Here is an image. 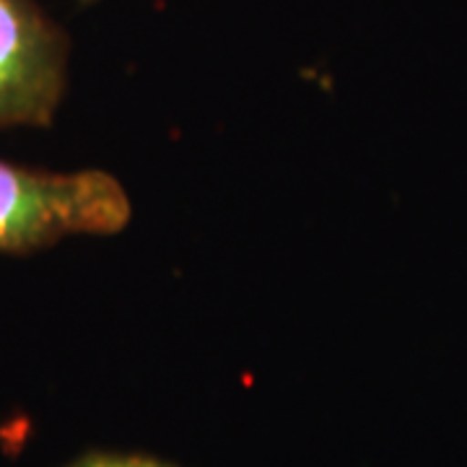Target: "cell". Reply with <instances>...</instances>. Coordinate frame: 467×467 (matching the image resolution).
Returning a JSON list of instances; mask_svg holds the SVG:
<instances>
[{
    "instance_id": "6da1fadb",
    "label": "cell",
    "mask_w": 467,
    "mask_h": 467,
    "mask_svg": "<svg viewBox=\"0 0 467 467\" xmlns=\"http://www.w3.org/2000/svg\"><path fill=\"white\" fill-rule=\"evenodd\" d=\"M128 221V192L107 171H42L0 161V252L24 254L67 236H107Z\"/></svg>"
},
{
    "instance_id": "7a4b0ae2",
    "label": "cell",
    "mask_w": 467,
    "mask_h": 467,
    "mask_svg": "<svg viewBox=\"0 0 467 467\" xmlns=\"http://www.w3.org/2000/svg\"><path fill=\"white\" fill-rule=\"evenodd\" d=\"M67 34L36 0H0V128H45L67 81Z\"/></svg>"
},
{
    "instance_id": "3957f363",
    "label": "cell",
    "mask_w": 467,
    "mask_h": 467,
    "mask_svg": "<svg viewBox=\"0 0 467 467\" xmlns=\"http://www.w3.org/2000/svg\"><path fill=\"white\" fill-rule=\"evenodd\" d=\"M67 467H171L167 462L138 457V454H88Z\"/></svg>"
},
{
    "instance_id": "277c9868",
    "label": "cell",
    "mask_w": 467,
    "mask_h": 467,
    "mask_svg": "<svg viewBox=\"0 0 467 467\" xmlns=\"http://www.w3.org/2000/svg\"><path fill=\"white\" fill-rule=\"evenodd\" d=\"M81 3H84V5H88V3H97V0H81Z\"/></svg>"
}]
</instances>
